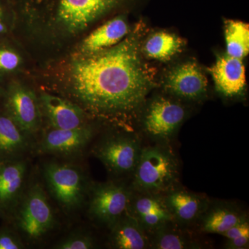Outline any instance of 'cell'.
I'll return each mask as SVG.
<instances>
[{
  "label": "cell",
  "instance_id": "cell-4",
  "mask_svg": "<svg viewBox=\"0 0 249 249\" xmlns=\"http://www.w3.org/2000/svg\"><path fill=\"white\" fill-rule=\"evenodd\" d=\"M142 140L135 134H119L107 137L95 147L94 153L109 173L133 174L142 153Z\"/></svg>",
  "mask_w": 249,
  "mask_h": 249
},
{
  "label": "cell",
  "instance_id": "cell-27",
  "mask_svg": "<svg viewBox=\"0 0 249 249\" xmlns=\"http://www.w3.org/2000/svg\"><path fill=\"white\" fill-rule=\"evenodd\" d=\"M5 14H6L5 5L2 1L0 0V34L6 31V27L4 24Z\"/></svg>",
  "mask_w": 249,
  "mask_h": 249
},
{
  "label": "cell",
  "instance_id": "cell-2",
  "mask_svg": "<svg viewBox=\"0 0 249 249\" xmlns=\"http://www.w3.org/2000/svg\"><path fill=\"white\" fill-rule=\"evenodd\" d=\"M131 188L139 193L164 195L179 186V164L169 143L142 147Z\"/></svg>",
  "mask_w": 249,
  "mask_h": 249
},
{
  "label": "cell",
  "instance_id": "cell-24",
  "mask_svg": "<svg viewBox=\"0 0 249 249\" xmlns=\"http://www.w3.org/2000/svg\"><path fill=\"white\" fill-rule=\"evenodd\" d=\"M21 63V57L16 52L9 49H0V71H14Z\"/></svg>",
  "mask_w": 249,
  "mask_h": 249
},
{
  "label": "cell",
  "instance_id": "cell-15",
  "mask_svg": "<svg viewBox=\"0 0 249 249\" xmlns=\"http://www.w3.org/2000/svg\"><path fill=\"white\" fill-rule=\"evenodd\" d=\"M92 137V129L86 125L76 129H53L44 137L41 149L48 153L69 155L86 146Z\"/></svg>",
  "mask_w": 249,
  "mask_h": 249
},
{
  "label": "cell",
  "instance_id": "cell-11",
  "mask_svg": "<svg viewBox=\"0 0 249 249\" xmlns=\"http://www.w3.org/2000/svg\"><path fill=\"white\" fill-rule=\"evenodd\" d=\"M10 117L23 132L31 133L40 124V111L35 94L26 87L16 85L10 89L7 98Z\"/></svg>",
  "mask_w": 249,
  "mask_h": 249
},
{
  "label": "cell",
  "instance_id": "cell-17",
  "mask_svg": "<svg viewBox=\"0 0 249 249\" xmlns=\"http://www.w3.org/2000/svg\"><path fill=\"white\" fill-rule=\"evenodd\" d=\"M109 242L118 249H150V240L138 221L126 213L110 227Z\"/></svg>",
  "mask_w": 249,
  "mask_h": 249
},
{
  "label": "cell",
  "instance_id": "cell-19",
  "mask_svg": "<svg viewBox=\"0 0 249 249\" xmlns=\"http://www.w3.org/2000/svg\"><path fill=\"white\" fill-rule=\"evenodd\" d=\"M184 45V40L175 34L160 31L142 42V51L146 58L166 61L180 53Z\"/></svg>",
  "mask_w": 249,
  "mask_h": 249
},
{
  "label": "cell",
  "instance_id": "cell-18",
  "mask_svg": "<svg viewBox=\"0 0 249 249\" xmlns=\"http://www.w3.org/2000/svg\"><path fill=\"white\" fill-rule=\"evenodd\" d=\"M186 227L172 221L147 234L150 249H201L202 245L195 239Z\"/></svg>",
  "mask_w": 249,
  "mask_h": 249
},
{
  "label": "cell",
  "instance_id": "cell-8",
  "mask_svg": "<svg viewBox=\"0 0 249 249\" xmlns=\"http://www.w3.org/2000/svg\"><path fill=\"white\" fill-rule=\"evenodd\" d=\"M207 85L206 77L196 62L178 64L165 76V89L173 97L178 99H200L207 91Z\"/></svg>",
  "mask_w": 249,
  "mask_h": 249
},
{
  "label": "cell",
  "instance_id": "cell-1",
  "mask_svg": "<svg viewBox=\"0 0 249 249\" xmlns=\"http://www.w3.org/2000/svg\"><path fill=\"white\" fill-rule=\"evenodd\" d=\"M142 23L117 45L72 64V93L95 115L131 125L155 88V73L143 58Z\"/></svg>",
  "mask_w": 249,
  "mask_h": 249
},
{
  "label": "cell",
  "instance_id": "cell-20",
  "mask_svg": "<svg viewBox=\"0 0 249 249\" xmlns=\"http://www.w3.org/2000/svg\"><path fill=\"white\" fill-rule=\"evenodd\" d=\"M25 171L23 162L0 165V206H7L18 196Z\"/></svg>",
  "mask_w": 249,
  "mask_h": 249
},
{
  "label": "cell",
  "instance_id": "cell-26",
  "mask_svg": "<svg viewBox=\"0 0 249 249\" xmlns=\"http://www.w3.org/2000/svg\"><path fill=\"white\" fill-rule=\"evenodd\" d=\"M22 248V244L12 234L8 232H0V249H19Z\"/></svg>",
  "mask_w": 249,
  "mask_h": 249
},
{
  "label": "cell",
  "instance_id": "cell-3",
  "mask_svg": "<svg viewBox=\"0 0 249 249\" xmlns=\"http://www.w3.org/2000/svg\"><path fill=\"white\" fill-rule=\"evenodd\" d=\"M186 114V107L178 98L157 96L147 100L138 119L146 137L155 142L169 143Z\"/></svg>",
  "mask_w": 249,
  "mask_h": 249
},
{
  "label": "cell",
  "instance_id": "cell-5",
  "mask_svg": "<svg viewBox=\"0 0 249 249\" xmlns=\"http://www.w3.org/2000/svg\"><path fill=\"white\" fill-rule=\"evenodd\" d=\"M133 190L122 183L107 182L93 186L89 213L98 222L110 227L127 213Z\"/></svg>",
  "mask_w": 249,
  "mask_h": 249
},
{
  "label": "cell",
  "instance_id": "cell-13",
  "mask_svg": "<svg viewBox=\"0 0 249 249\" xmlns=\"http://www.w3.org/2000/svg\"><path fill=\"white\" fill-rule=\"evenodd\" d=\"M247 218V214L233 203L211 201L196 224L201 232L221 235Z\"/></svg>",
  "mask_w": 249,
  "mask_h": 249
},
{
  "label": "cell",
  "instance_id": "cell-23",
  "mask_svg": "<svg viewBox=\"0 0 249 249\" xmlns=\"http://www.w3.org/2000/svg\"><path fill=\"white\" fill-rule=\"evenodd\" d=\"M94 241L90 236L75 235L62 241L56 246L60 249H89L94 248Z\"/></svg>",
  "mask_w": 249,
  "mask_h": 249
},
{
  "label": "cell",
  "instance_id": "cell-16",
  "mask_svg": "<svg viewBox=\"0 0 249 249\" xmlns=\"http://www.w3.org/2000/svg\"><path fill=\"white\" fill-rule=\"evenodd\" d=\"M41 103L54 129H76L85 125L84 111L76 105L47 93H42Z\"/></svg>",
  "mask_w": 249,
  "mask_h": 249
},
{
  "label": "cell",
  "instance_id": "cell-22",
  "mask_svg": "<svg viewBox=\"0 0 249 249\" xmlns=\"http://www.w3.org/2000/svg\"><path fill=\"white\" fill-rule=\"evenodd\" d=\"M26 147L23 132L10 116H0V156L19 153Z\"/></svg>",
  "mask_w": 249,
  "mask_h": 249
},
{
  "label": "cell",
  "instance_id": "cell-25",
  "mask_svg": "<svg viewBox=\"0 0 249 249\" xmlns=\"http://www.w3.org/2000/svg\"><path fill=\"white\" fill-rule=\"evenodd\" d=\"M245 235H249V219H246L236 224L225 232L222 234V236L227 239V240H235L238 237Z\"/></svg>",
  "mask_w": 249,
  "mask_h": 249
},
{
  "label": "cell",
  "instance_id": "cell-14",
  "mask_svg": "<svg viewBox=\"0 0 249 249\" xmlns=\"http://www.w3.org/2000/svg\"><path fill=\"white\" fill-rule=\"evenodd\" d=\"M129 34L128 24L124 15H119L100 26L83 40L80 53L90 55L111 48L121 42Z\"/></svg>",
  "mask_w": 249,
  "mask_h": 249
},
{
  "label": "cell",
  "instance_id": "cell-10",
  "mask_svg": "<svg viewBox=\"0 0 249 249\" xmlns=\"http://www.w3.org/2000/svg\"><path fill=\"white\" fill-rule=\"evenodd\" d=\"M174 222L184 227L197 223L211 202L207 196L176 187L163 195Z\"/></svg>",
  "mask_w": 249,
  "mask_h": 249
},
{
  "label": "cell",
  "instance_id": "cell-9",
  "mask_svg": "<svg viewBox=\"0 0 249 249\" xmlns=\"http://www.w3.org/2000/svg\"><path fill=\"white\" fill-rule=\"evenodd\" d=\"M127 213L138 221L147 234L173 220L162 194L133 191Z\"/></svg>",
  "mask_w": 249,
  "mask_h": 249
},
{
  "label": "cell",
  "instance_id": "cell-21",
  "mask_svg": "<svg viewBox=\"0 0 249 249\" xmlns=\"http://www.w3.org/2000/svg\"><path fill=\"white\" fill-rule=\"evenodd\" d=\"M227 54L243 59L249 52V25L242 21L229 19L225 24Z\"/></svg>",
  "mask_w": 249,
  "mask_h": 249
},
{
  "label": "cell",
  "instance_id": "cell-6",
  "mask_svg": "<svg viewBox=\"0 0 249 249\" xmlns=\"http://www.w3.org/2000/svg\"><path fill=\"white\" fill-rule=\"evenodd\" d=\"M51 193L62 207L73 210L78 207L84 196L83 174L71 165L51 163L44 169Z\"/></svg>",
  "mask_w": 249,
  "mask_h": 249
},
{
  "label": "cell",
  "instance_id": "cell-7",
  "mask_svg": "<svg viewBox=\"0 0 249 249\" xmlns=\"http://www.w3.org/2000/svg\"><path fill=\"white\" fill-rule=\"evenodd\" d=\"M18 221L21 230L31 239L40 238L53 227V211L40 186L36 185L28 193Z\"/></svg>",
  "mask_w": 249,
  "mask_h": 249
},
{
  "label": "cell",
  "instance_id": "cell-12",
  "mask_svg": "<svg viewBox=\"0 0 249 249\" xmlns=\"http://www.w3.org/2000/svg\"><path fill=\"white\" fill-rule=\"evenodd\" d=\"M218 92L227 97H235L246 86V71L242 59L226 54L219 57L210 69Z\"/></svg>",
  "mask_w": 249,
  "mask_h": 249
}]
</instances>
